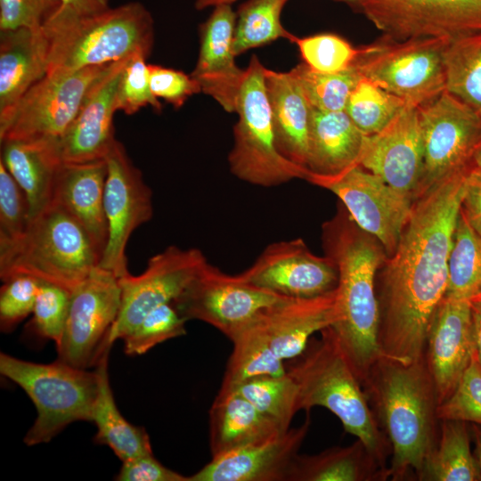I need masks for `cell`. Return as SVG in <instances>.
I'll use <instances>...</instances> for the list:
<instances>
[{
	"label": "cell",
	"instance_id": "cell-1",
	"mask_svg": "<svg viewBox=\"0 0 481 481\" xmlns=\"http://www.w3.org/2000/svg\"><path fill=\"white\" fill-rule=\"evenodd\" d=\"M417 196L395 252L382 265L378 344L404 363L424 356L435 314L446 295L448 262L469 171Z\"/></svg>",
	"mask_w": 481,
	"mask_h": 481
},
{
	"label": "cell",
	"instance_id": "cell-2",
	"mask_svg": "<svg viewBox=\"0 0 481 481\" xmlns=\"http://www.w3.org/2000/svg\"><path fill=\"white\" fill-rule=\"evenodd\" d=\"M322 225L325 255L336 265V321L330 326L362 383L381 356L377 272L387 258L381 243L362 230L342 204Z\"/></svg>",
	"mask_w": 481,
	"mask_h": 481
},
{
	"label": "cell",
	"instance_id": "cell-3",
	"mask_svg": "<svg viewBox=\"0 0 481 481\" xmlns=\"http://www.w3.org/2000/svg\"><path fill=\"white\" fill-rule=\"evenodd\" d=\"M363 387L391 445L389 477L419 479L439 436L437 395L425 355L407 363L381 355Z\"/></svg>",
	"mask_w": 481,
	"mask_h": 481
},
{
	"label": "cell",
	"instance_id": "cell-4",
	"mask_svg": "<svg viewBox=\"0 0 481 481\" xmlns=\"http://www.w3.org/2000/svg\"><path fill=\"white\" fill-rule=\"evenodd\" d=\"M311 338L290 359L287 373L298 388V411L322 406L335 414L344 429L360 439L381 467L389 471L390 443L379 428L363 383L330 327Z\"/></svg>",
	"mask_w": 481,
	"mask_h": 481
},
{
	"label": "cell",
	"instance_id": "cell-5",
	"mask_svg": "<svg viewBox=\"0 0 481 481\" xmlns=\"http://www.w3.org/2000/svg\"><path fill=\"white\" fill-rule=\"evenodd\" d=\"M42 29L46 75L110 64L135 53L148 57L154 40L152 17L137 2L94 14L60 6Z\"/></svg>",
	"mask_w": 481,
	"mask_h": 481
},
{
	"label": "cell",
	"instance_id": "cell-6",
	"mask_svg": "<svg viewBox=\"0 0 481 481\" xmlns=\"http://www.w3.org/2000/svg\"><path fill=\"white\" fill-rule=\"evenodd\" d=\"M91 238L61 205L52 201L17 239L0 243V278L27 275L72 290L100 263Z\"/></svg>",
	"mask_w": 481,
	"mask_h": 481
},
{
	"label": "cell",
	"instance_id": "cell-7",
	"mask_svg": "<svg viewBox=\"0 0 481 481\" xmlns=\"http://www.w3.org/2000/svg\"><path fill=\"white\" fill-rule=\"evenodd\" d=\"M0 373L20 386L37 416L24 437L29 446L50 442L75 421H91L98 392L96 371H88L57 359L37 363L0 354Z\"/></svg>",
	"mask_w": 481,
	"mask_h": 481
},
{
	"label": "cell",
	"instance_id": "cell-8",
	"mask_svg": "<svg viewBox=\"0 0 481 481\" xmlns=\"http://www.w3.org/2000/svg\"><path fill=\"white\" fill-rule=\"evenodd\" d=\"M245 70L235 112L238 121L233 127V145L228 155L230 171L237 178L262 187L304 179V172L277 149L265 67L253 55Z\"/></svg>",
	"mask_w": 481,
	"mask_h": 481
},
{
	"label": "cell",
	"instance_id": "cell-9",
	"mask_svg": "<svg viewBox=\"0 0 481 481\" xmlns=\"http://www.w3.org/2000/svg\"><path fill=\"white\" fill-rule=\"evenodd\" d=\"M441 38L395 40L383 36L361 53L354 67L360 76L417 108L445 91L444 50Z\"/></svg>",
	"mask_w": 481,
	"mask_h": 481
},
{
	"label": "cell",
	"instance_id": "cell-10",
	"mask_svg": "<svg viewBox=\"0 0 481 481\" xmlns=\"http://www.w3.org/2000/svg\"><path fill=\"white\" fill-rule=\"evenodd\" d=\"M418 110L423 171L415 198L441 181L474 167V159L481 148V111L446 90Z\"/></svg>",
	"mask_w": 481,
	"mask_h": 481
},
{
	"label": "cell",
	"instance_id": "cell-11",
	"mask_svg": "<svg viewBox=\"0 0 481 481\" xmlns=\"http://www.w3.org/2000/svg\"><path fill=\"white\" fill-rule=\"evenodd\" d=\"M114 63L45 75L0 118V141L61 137Z\"/></svg>",
	"mask_w": 481,
	"mask_h": 481
},
{
	"label": "cell",
	"instance_id": "cell-12",
	"mask_svg": "<svg viewBox=\"0 0 481 481\" xmlns=\"http://www.w3.org/2000/svg\"><path fill=\"white\" fill-rule=\"evenodd\" d=\"M383 36L454 42L481 34V0H356Z\"/></svg>",
	"mask_w": 481,
	"mask_h": 481
},
{
	"label": "cell",
	"instance_id": "cell-13",
	"mask_svg": "<svg viewBox=\"0 0 481 481\" xmlns=\"http://www.w3.org/2000/svg\"><path fill=\"white\" fill-rule=\"evenodd\" d=\"M285 298L207 262L172 303L186 321L207 322L230 339L262 310Z\"/></svg>",
	"mask_w": 481,
	"mask_h": 481
},
{
	"label": "cell",
	"instance_id": "cell-14",
	"mask_svg": "<svg viewBox=\"0 0 481 481\" xmlns=\"http://www.w3.org/2000/svg\"><path fill=\"white\" fill-rule=\"evenodd\" d=\"M121 305L119 278L97 266L71 290L58 359L87 369L107 349L106 341Z\"/></svg>",
	"mask_w": 481,
	"mask_h": 481
},
{
	"label": "cell",
	"instance_id": "cell-15",
	"mask_svg": "<svg viewBox=\"0 0 481 481\" xmlns=\"http://www.w3.org/2000/svg\"><path fill=\"white\" fill-rule=\"evenodd\" d=\"M105 161L104 211L108 240L98 266L121 278L130 273L126 255L130 236L153 215L152 192L118 140Z\"/></svg>",
	"mask_w": 481,
	"mask_h": 481
},
{
	"label": "cell",
	"instance_id": "cell-16",
	"mask_svg": "<svg viewBox=\"0 0 481 481\" xmlns=\"http://www.w3.org/2000/svg\"><path fill=\"white\" fill-rule=\"evenodd\" d=\"M207 262L198 249L169 246L151 257L141 274L119 278L121 305L106 346L111 348L150 311L176 299Z\"/></svg>",
	"mask_w": 481,
	"mask_h": 481
},
{
	"label": "cell",
	"instance_id": "cell-17",
	"mask_svg": "<svg viewBox=\"0 0 481 481\" xmlns=\"http://www.w3.org/2000/svg\"><path fill=\"white\" fill-rule=\"evenodd\" d=\"M310 183L333 192L353 221L381 243L387 257L395 252L412 212L411 199L360 165Z\"/></svg>",
	"mask_w": 481,
	"mask_h": 481
},
{
	"label": "cell",
	"instance_id": "cell-18",
	"mask_svg": "<svg viewBox=\"0 0 481 481\" xmlns=\"http://www.w3.org/2000/svg\"><path fill=\"white\" fill-rule=\"evenodd\" d=\"M240 277L255 286L291 298H309L337 288L338 273L328 256H316L300 239L267 246Z\"/></svg>",
	"mask_w": 481,
	"mask_h": 481
},
{
	"label": "cell",
	"instance_id": "cell-19",
	"mask_svg": "<svg viewBox=\"0 0 481 481\" xmlns=\"http://www.w3.org/2000/svg\"><path fill=\"white\" fill-rule=\"evenodd\" d=\"M359 165L413 201L423 171L418 108L407 104L383 129L366 135Z\"/></svg>",
	"mask_w": 481,
	"mask_h": 481
},
{
	"label": "cell",
	"instance_id": "cell-20",
	"mask_svg": "<svg viewBox=\"0 0 481 481\" xmlns=\"http://www.w3.org/2000/svg\"><path fill=\"white\" fill-rule=\"evenodd\" d=\"M474 351L471 301L445 296L430 324L424 354L438 405L455 389Z\"/></svg>",
	"mask_w": 481,
	"mask_h": 481
},
{
	"label": "cell",
	"instance_id": "cell-21",
	"mask_svg": "<svg viewBox=\"0 0 481 481\" xmlns=\"http://www.w3.org/2000/svg\"><path fill=\"white\" fill-rule=\"evenodd\" d=\"M310 424L307 414L298 428L212 457L200 470L188 477V481H287Z\"/></svg>",
	"mask_w": 481,
	"mask_h": 481
},
{
	"label": "cell",
	"instance_id": "cell-22",
	"mask_svg": "<svg viewBox=\"0 0 481 481\" xmlns=\"http://www.w3.org/2000/svg\"><path fill=\"white\" fill-rule=\"evenodd\" d=\"M232 4H219L200 29V52L191 76L201 92L225 111L236 112L245 69H240L232 50L236 13Z\"/></svg>",
	"mask_w": 481,
	"mask_h": 481
},
{
	"label": "cell",
	"instance_id": "cell-23",
	"mask_svg": "<svg viewBox=\"0 0 481 481\" xmlns=\"http://www.w3.org/2000/svg\"><path fill=\"white\" fill-rule=\"evenodd\" d=\"M128 58L115 62L96 82L72 123L58 138L60 155L64 163L103 159L117 140L113 126L116 94Z\"/></svg>",
	"mask_w": 481,
	"mask_h": 481
},
{
	"label": "cell",
	"instance_id": "cell-24",
	"mask_svg": "<svg viewBox=\"0 0 481 481\" xmlns=\"http://www.w3.org/2000/svg\"><path fill=\"white\" fill-rule=\"evenodd\" d=\"M336 289L309 298H285L262 310L250 322L282 360L293 359L312 336L336 321Z\"/></svg>",
	"mask_w": 481,
	"mask_h": 481
},
{
	"label": "cell",
	"instance_id": "cell-25",
	"mask_svg": "<svg viewBox=\"0 0 481 481\" xmlns=\"http://www.w3.org/2000/svg\"><path fill=\"white\" fill-rule=\"evenodd\" d=\"M107 176L105 159L62 163L53 186L52 201L65 208L86 230L102 256L108 240L104 211Z\"/></svg>",
	"mask_w": 481,
	"mask_h": 481
},
{
	"label": "cell",
	"instance_id": "cell-26",
	"mask_svg": "<svg viewBox=\"0 0 481 481\" xmlns=\"http://www.w3.org/2000/svg\"><path fill=\"white\" fill-rule=\"evenodd\" d=\"M365 138L345 110L311 107L305 180L335 176L359 165Z\"/></svg>",
	"mask_w": 481,
	"mask_h": 481
},
{
	"label": "cell",
	"instance_id": "cell-27",
	"mask_svg": "<svg viewBox=\"0 0 481 481\" xmlns=\"http://www.w3.org/2000/svg\"><path fill=\"white\" fill-rule=\"evenodd\" d=\"M265 87L279 152L306 175L311 106L289 70L265 68Z\"/></svg>",
	"mask_w": 481,
	"mask_h": 481
},
{
	"label": "cell",
	"instance_id": "cell-28",
	"mask_svg": "<svg viewBox=\"0 0 481 481\" xmlns=\"http://www.w3.org/2000/svg\"><path fill=\"white\" fill-rule=\"evenodd\" d=\"M1 145L0 160L23 190L30 220L52 202L55 178L63 163L58 138L8 139Z\"/></svg>",
	"mask_w": 481,
	"mask_h": 481
},
{
	"label": "cell",
	"instance_id": "cell-29",
	"mask_svg": "<svg viewBox=\"0 0 481 481\" xmlns=\"http://www.w3.org/2000/svg\"><path fill=\"white\" fill-rule=\"evenodd\" d=\"M46 68L42 28L0 31V118L46 75Z\"/></svg>",
	"mask_w": 481,
	"mask_h": 481
},
{
	"label": "cell",
	"instance_id": "cell-30",
	"mask_svg": "<svg viewBox=\"0 0 481 481\" xmlns=\"http://www.w3.org/2000/svg\"><path fill=\"white\" fill-rule=\"evenodd\" d=\"M284 433L236 390H219L209 410V445L216 457Z\"/></svg>",
	"mask_w": 481,
	"mask_h": 481
},
{
	"label": "cell",
	"instance_id": "cell-31",
	"mask_svg": "<svg viewBox=\"0 0 481 481\" xmlns=\"http://www.w3.org/2000/svg\"><path fill=\"white\" fill-rule=\"evenodd\" d=\"M389 471L381 467L366 445L357 439L314 455H297L287 481H382Z\"/></svg>",
	"mask_w": 481,
	"mask_h": 481
},
{
	"label": "cell",
	"instance_id": "cell-32",
	"mask_svg": "<svg viewBox=\"0 0 481 481\" xmlns=\"http://www.w3.org/2000/svg\"><path fill=\"white\" fill-rule=\"evenodd\" d=\"M110 351L105 350L95 364L98 392L91 421L97 428L95 442L109 446L123 462L152 450L146 430L127 421L115 403L108 372Z\"/></svg>",
	"mask_w": 481,
	"mask_h": 481
},
{
	"label": "cell",
	"instance_id": "cell-33",
	"mask_svg": "<svg viewBox=\"0 0 481 481\" xmlns=\"http://www.w3.org/2000/svg\"><path fill=\"white\" fill-rule=\"evenodd\" d=\"M437 442L427 458L419 480L480 481L477 465L470 449L467 422L440 420Z\"/></svg>",
	"mask_w": 481,
	"mask_h": 481
},
{
	"label": "cell",
	"instance_id": "cell-34",
	"mask_svg": "<svg viewBox=\"0 0 481 481\" xmlns=\"http://www.w3.org/2000/svg\"><path fill=\"white\" fill-rule=\"evenodd\" d=\"M230 340L233 344L219 390H231L240 384L260 377L286 373L284 360L271 348L261 331L249 322Z\"/></svg>",
	"mask_w": 481,
	"mask_h": 481
},
{
	"label": "cell",
	"instance_id": "cell-35",
	"mask_svg": "<svg viewBox=\"0 0 481 481\" xmlns=\"http://www.w3.org/2000/svg\"><path fill=\"white\" fill-rule=\"evenodd\" d=\"M288 0H249L239 8L234 28L232 50L235 56L279 38L293 43L296 36L281 22V13Z\"/></svg>",
	"mask_w": 481,
	"mask_h": 481
},
{
	"label": "cell",
	"instance_id": "cell-36",
	"mask_svg": "<svg viewBox=\"0 0 481 481\" xmlns=\"http://www.w3.org/2000/svg\"><path fill=\"white\" fill-rule=\"evenodd\" d=\"M481 293V237L460 211L448 262V297L472 300Z\"/></svg>",
	"mask_w": 481,
	"mask_h": 481
},
{
	"label": "cell",
	"instance_id": "cell-37",
	"mask_svg": "<svg viewBox=\"0 0 481 481\" xmlns=\"http://www.w3.org/2000/svg\"><path fill=\"white\" fill-rule=\"evenodd\" d=\"M445 90L481 111V34L448 43Z\"/></svg>",
	"mask_w": 481,
	"mask_h": 481
},
{
	"label": "cell",
	"instance_id": "cell-38",
	"mask_svg": "<svg viewBox=\"0 0 481 481\" xmlns=\"http://www.w3.org/2000/svg\"><path fill=\"white\" fill-rule=\"evenodd\" d=\"M247 398L264 416L273 421L283 432L290 428L298 412V388L287 373L247 380L233 389Z\"/></svg>",
	"mask_w": 481,
	"mask_h": 481
},
{
	"label": "cell",
	"instance_id": "cell-39",
	"mask_svg": "<svg viewBox=\"0 0 481 481\" xmlns=\"http://www.w3.org/2000/svg\"><path fill=\"white\" fill-rule=\"evenodd\" d=\"M406 105L402 99L361 76L345 111L364 135H371L383 129Z\"/></svg>",
	"mask_w": 481,
	"mask_h": 481
},
{
	"label": "cell",
	"instance_id": "cell-40",
	"mask_svg": "<svg viewBox=\"0 0 481 481\" xmlns=\"http://www.w3.org/2000/svg\"><path fill=\"white\" fill-rule=\"evenodd\" d=\"M314 109L343 111L361 76L353 66L337 73H322L300 63L290 69Z\"/></svg>",
	"mask_w": 481,
	"mask_h": 481
},
{
	"label": "cell",
	"instance_id": "cell-41",
	"mask_svg": "<svg viewBox=\"0 0 481 481\" xmlns=\"http://www.w3.org/2000/svg\"><path fill=\"white\" fill-rule=\"evenodd\" d=\"M186 320L173 303L159 306L150 311L122 339L127 355H141L166 340L186 333Z\"/></svg>",
	"mask_w": 481,
	"mask_h": 481
},
{
	"label": "cell",
	"instance_id": "cell-42",
	"mask_svg": "<svg viewBox=\"0 0 481 481\" xmlns=\"http://www.w3.org/2000/svg\"><path fill=\"white\" fill-rule=\"evenodd\" d=\"M293 43L298 47L303 63L322 73H337L350 69L362 49L333 33L296 37Z\"/></svg>",
	"mask_w": 481,
	"mask_h": 481
},
{
	"label": "cell",
	"instance_id": "cell-43",
	"mask_svg": "<svg viewBox=\"0 0 481 481\" xmlns=\"http://www.w3.org/2000/svg\"><path fill=\"white\" fill-rule=\"evenodd\" d=\"M71 291L53 283L40 281L29 330L43 339L61 343L69 313Z\"/></svg>",
	"mask_w": 481,
	"mask_h": 481
},
{
	"label": "cell",
	"instance_id": "cell-44",
	"mask_svg": "<svg viewBox=\"0 0 481 481\" xmlns=\"http://www.w3.org/2000/svg\"><path fill=\"white\" fill-rule=\"evenodd\" d=\"M437 417L481 426V363L476 351L453 392L437 406Z\"/></svg>",
	"mask_w": 481,
	"mask_h": 481
},
{
	"label": "cell",
	"instance_id": "cell-45",
	"mask_svg": "<svg viewBox=\"0 0 481 481\" xmlns=\"http://www.w3.org/2000/svg\"><path fill=\"white\" fill-rule=\"evenodd\" d=\"M146 58L143 53H135L127 59L117 89V111L132 115L147 106L157 111L162 110L161 103L151 90Z\"/></svg>",
	"mask_w": 481,
	"mask_h": 481
},
{
	"label": "cell",
	"instance_id": "cell-46",
	"mask_svg": "<svg viewBox=\"0 0 481 481\" xmlns=\"http://www.w3.org/2000/svg\"><path fill=\"white\" fill-rule=\"evenodd\" d=\"M29 223L28 199L0 160V243L19 238Z\"/></svg>",
	"mask_w": 481,
	"mask_h": 481
},
{
	"label": "cell",
	"instance_id": "cell-47",
	"mask_svg": "<svg viewBox=\"0 0 481 481\" xmlns=\"http://www.w3.org/2000/svg\"><path fill=\"white\" fill-rule=\"evenodd\" d=\"M40 281L18 275L5 281L0 289V328L8 333L32 314Z\"/></svg>",
	"mask_w": 481,
	"mask_h": 481
},
{
	"label": "cell",
	"instance_id": "cell-48",
	"mask_svg": "<svg viewBox=\"0 0 481 481\" xmlns=\"http://www.w3.org/2000/svg\"><path fill=\"white\" fill-rule=\"evenodd\" d=\"M60 6L59 0H0V31L39 29Z\"/></svg>",
	"mask_w": 481,
	"mask_h": 481
},
{
	"label": "cell",
	"instance_id": "cell-49",
	"mask_svg": "<svg viewBox=\"0 0 481 481\" xmlns=\"http://www.w3.org/2000/svg\"><path fill=\"white\" fill-rule=\"evenodd\" d=\"M149 81L153 95L175 109L181 108L190 96L201 92L191 75L159 65H149Z\"/></svg>",
	"mask_w": 481,
	"mask_h": 481
},
{
	"label": "cell",
	"instance_id": "cell-50",
	"mask_svg": "<svg viewBox=\"0 0 481 481\" xmlns=\"http://www.w3.org/2000/svg\"><path fill=\"white\" fill-rule=\"evenodd\" d=\"M118 481H188L183 476L162 465L153 453L123 461L116 477Z\"/></svg>",
	"mask_w": 481,
	"mask_h": 481
},
{
	"label": "cell",
	"instance_id": "cell-51",
	"mask_svg": "<svg viewBox=\"0 0 481 481\" xmlns=\"http://www.w3.org/2000/svg\"><path fill=\"white\" fill-rule=\"evenodd\" d=\"M461 212L481 237V169L476 167H471L467 175Z\"/></svg>",
	"mask_w": 481,
	"mask_h": 481
},
{
	"label": "cell",
	"instance_id": "cell-52",
	"mask_svg": "<svg viewBox=\"0 0 481 481\" xmlns=\"http://www.w3.org/2000/svg\"><path fill=\"white\" fill-rule=\"evenodd\" d=\"M61 6L80 14H94L109 9V0H59Z\"/></svg>",
	"mask_w": 481,
	"mask_h": 481
},
{
	"label": "cell",
	"instance_id": "cell-53",
	"mask_svg": "<svg viewBox=\"0 0 481 481\" xmlns=\"http://www.w3.org/2000/svg\"><path fill=\"white\" fill-rule=\"evenodd\" d=\"M475 351L481 363V302H472Z\"/></svg>",
	"mask_w": 481,
	"mask_h": 481
},
{
	"label": "cell",
	"instance_id": "cell-54",
	"mask_svg": "<svg viewBox=\"0 0 481 481\" xmlns=\"http://www.w3.org/2000/svg\"><path fill=\"white\" fill-rule=\"evenodd\" d=\"M236 1L237 0H196L195 7L198 10H202L208 7H215L216 5L224 4H232V3ZM336 1L345 3L354 9H355L356 7V0H336Z\"/></svg>",
	"mask_w": 481,
	"mask_h": 481
},
{
	"label": "cell",
	"instance_id": "cell-55",
	"mask_svg": "<svg viewBox=\"0 0 481 481\" xmlns=\"http://www.w3.org/2000/svg\"><path fill=\"white\" fill-rule=\"evenodd\" d=\"M472 435L474 438L475 450L474 457L477 465V469L480 474L481 481V426L477 424H472Z\"/></svg>",
	"mask_w": 481,
	"mask_h": 481
},
{
	"label": "cell",
	"instance_id": "cell-56",
	"mask_svg": "<svg viewBox=\"0 0 481 481\" xmlns=\"http://www.w3.org/2000/svg\"><path fill=\"white\" fill-rule=\"evenodd\" d=\"M474 167L481 169V148L478 150L474 159Z\"/></svg>",
	"mask_w": 481,
	"mask_h": 481
},
{
	"label": "cell",
	"instance_id": "cell-57",
	"mask_svg": "<svg viewBox=\"0 0 481 481\" xmlns=\"http://www.w3.org/2000/svg\"><path fill=\"white\" fill-rule=\"evenodd\" d=\"M471 301L472 302H481V293H479L477 296H476Z\"/></svg>",
	"mask_w": 481,
	"mask_h": 481
}]
</instances>
